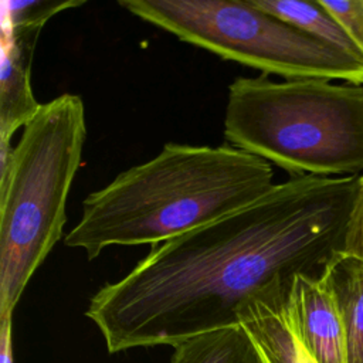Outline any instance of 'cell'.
<instances>
[{
    "mask_svg": "<svg viewBox=\"0 0 363 363\" xmlns=\"http://www.w3.org/2000/svg\"><path fill=\"white\" fill-rule=\"evenodd\" d=\"M337 306L346 342V362L363 363V261L339 255L322 277Z\"/></svg>",
    "mask_w": 363,
    "mask_h": 363,
    "instance_id": "obj_9",
    "label": "cell"
},
{
    "mask_svg": "<svg viewBox=\"0 0 363 363\" xmlns=\"http://www.w3.org/2000/svg\"><path fill=\"white\" fill-rule=\"evenodd\" d=\"M225 140L294 176L363 173V85L238 77L228 86Z\"/></svg>",
    "mask_w": 363,
    "mask_h": 363,
    "instance_id": "obj_4",
    "label": "cell"
},
{
    "mask_svg": "<svg viewBox=\"0 0 363 363\" xmlns=\"http://www.w3.org/2000/svg\"><path fill=\"white\" fill-rule=\"evenodd\" d=\"M118 4L184 43L264 75L363 85V58L286 24L250 0H121Z\"/></svg>",
    "mask_w": 363,
    "mask_h": 363,
    "instance_id": "obj_5",
    "label": "cell"
},
{
    "mask_svg": "<svg viewBox=\"0 0 363 363\" xmlns=\"http://www.w3.org/2000/svg\"><path fill=\"white\" fill-rule=\"evenodd\" d=\"M274 176L271 163L227 143H166L88 194L64 242L88 259L111 245L160 244L257 201Z\"/></svg>",
    "mask_w": 363,
    "mask_h": 363,
    "instance_id": "obj_2",
    "label": "cell"
},
{
    "mask_svg": "<svg viewBox=\"0 0 363 363\" xmlns=\"http://www.w3.org/2000/svg\"><path fill=\"white\" fill-rule=\"evenodd\" d=\"M0 363H14L13 319L0 322Z\"/></svg>",
    "mask_w": 363,
    "mask_h": 363,
    "instance_id": "obj_15",
    "label": "cell"
},
{
    "mask_svg": "<svg viewBox=\"0 0 363 363\" xmlns=\"http://www.w3.org/2000/svg\"><path fill=\"white\" fill-rule=\"evenodd\" d=\"M170 363H264L257 346L238 325L184 340L174 346Z\"/></svg>",
    "mask_w": 363,
    "mask_h": 363,
    "instance_id": "obj_11",
    "label": "cell"
},
{
    "mask_svg": "<svg viewBox=\"0 0 363 363\" xmlns=\"http://www.w3.org/2000/svg\"><path fill=\"white\" fill-rule=\"evenodd\" d=\"M285 308L298 339L318 363H347L342 319L322 278L298 277Z\"/></svg>",
    "mask_w": 363,
    "mask_h": 363,
    "instance_id": "obj_7",
    "label": "cell"
},
{
    "mask_svg": "<svg viewBox=\"0 0 363 363\" xmlns=\"http://www.w3.org/2000/svg\"><path fill=\"white\" fill-rule=\"evenodd\" d=\"M86 138L81 96L41 104L20 140H0V322L13 319L28 281L61 240Z\"/></svg>",
    "mask_w": 363,
    "mask_h": 363,
    "instance_id": "obj_3",
    "label": "cell"
},
{
    "mask_svg": "<svg viewBox=\"0 0 363 363\" xmlns=\"http://www.w3.org/2000/svg\"><path fill=\"white\" fill-rule=\"evenodd\" d=\"M363 57V0H320Z\"/></svg>",
    "mask_w": 363,
    "mask_h": 363,
    "instance_id": "obj_13",
    "label": "cell"
},
{
    "mask_svg": "<svg viewBox=\"0 0 363 363\" xmlns=\"http://www.w3.org/2000/svg\"><path fill=\"white\" fill-rule=\"evenodd\" d=\"M41 24H10L1 21L0 62V140L11 136L37 113L31 88V65Z\"/></svg>",
    "mask_w": 363,
    "mask_h": 363,
    "instance_id": "obj_6",
    "label": "cell"
},
{
    "mask_svg": "<svg viewBox=\"0 0 363 363\" xmlns=\"http://www.w3.org/2000/svg\"><path fill=\"white\" fill-rule=\"evenodd\" d=\"M343 254L363 261V173L347 225Z\"/></svg>",
    "mask_w": 363,
    "mask_h": 363,
    "instance_id": "obj_14",
    "label": "cell"
},
{
    "mask_svg": "<svg viewBox=\"0 0 363 363\" xmlns=\"http://www.w3.org/2000/svg\"><path fill=\"white\" fill-rule=\"evenodd\" d=\"M257 9L285 21L286 24L329 43L349 54L362 57L354 43L337 20L323 7L320 0H250Z\"/></svg>",
    "mask_w": 363,
    "mask_h": 363,
    "instance_id": "obj_10",
    "label": "cell"
},
{
    "mask_svg": "<svg viewBox=\"0 0 363 363\" xmlns=\"http://www.w3.org/2000/svg\"><path fill=\"white\" fill-rule=\"evenodd\" d=\"M360 174L294 176L264 197L152 245L123 278L102 285L85 316L109 353L238 326L257 299L320 279L343 254Z\"/></svg>",
    "mask_w": 363,
    "mask_h": 363,
    "instance_id": "obj_1",
    "label": "cell"
},
{
    "mask_svg": "<svg viewBox=\"0 0 363 363\" xmlns=\"http://www.w3.org/2000/svg\"><path fill=\"white\" fill-rule=\"evenodd\" d=\"M288 296L254 301L242 312L240 325L252 339L264 363H318L288 319Z\"/></svg>",
    "mask_w": 363,
    "mask_h": 363,
    "instance_id": "obj_8",
    "label": "cell"
},
{
    "mask_svg": "<svg viewBox=\"0 0 363 363\" xmlns=\"http://www.w3.org/2000/svg\"><path fill=\"white\" fill-rule=\"evenodd\" d=\"M84 1L68 0V1H3L1 3V21L10 24H41L45 23L55 14L82 6Z\"/></svg>",
    "mask_w": 363,
    "mask_h": 363,
    "instance_id": "obj_12",
    "label": "cell"
}]
</instances>
